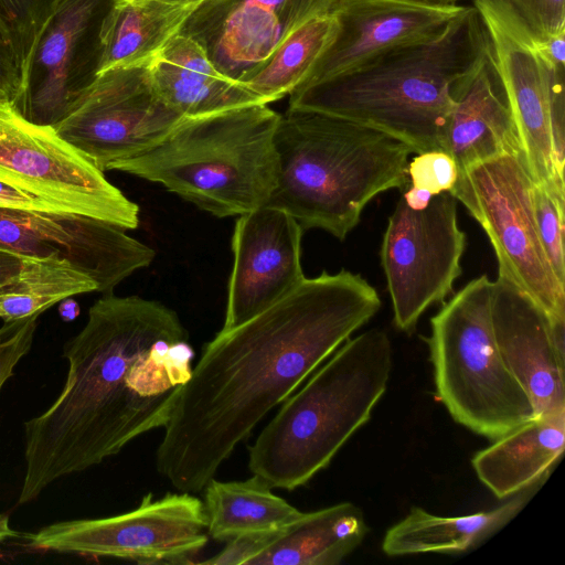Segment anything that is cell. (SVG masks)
Here are the masks:
<instances>
[{"label":"cell","instance_id":"23","mask_svg":"<svg viewBox=\"0 0 565 565\" xmlns=\"http://www.w3.org/2000/svg\"><path fill=\"white\" fill-rule=\"evenodd\" d=\"M546 479H541L489 511L439 516L414 507L386 531L382 550L388 556L467 552L512 521Z\"/></svg>","mask_w":565,"mask_h":565},{"label":"cell","instance_id":"17","mask_svg":"<svg viewBox=\"0 0 565 565\" xmlns=\"http://www.w3.org/2000/svg\"><path fill=\"white\" fill-rule=\"evenodd\" d=\"M302 232L290 214L268 204L237 217L222 331L267 309L305 279Z\"/></svg>","mask_w":565,"mask_h":565},{"label":"cell","instance_id":"34","mask_svg":"<svg viewBox=\"0 0 565 565\" xmlns=\"http://www.w3.org/2000/svg\"><path fill=\"white\" fill-rule=\"evenodd\" d=\"M39 316L3 321L0 327V391L31 350Z\"/></svg>","mask_w":565,"mask_h":565},{"label":"cell","instance_id":"14","mask_svg":"<svg viewBox=\"0 0 565 565\" xmlns=\"http://www.w3.org/2000/svg\"><path fill=\"white\" fill-rule=\"evenodd\" d=\"M483 22L488 56L515 124L535 184L565 198L552 151L547 72L535 39L503 0H472Z\"/></svg>","mask_w":565,"mask_h":565},{"label":"cell","instance_id":"27","mask_svg":"<svg viewBox=\"0 0 565 565\" xmlns=\"http://www.w3.org/2000/svg\"><path fill=\"white\" fill-rule=\"evenodd\" d=\"M335 28L331 14L307 21L291 32L242 84L258 95L264 104L291 94L329 44Z\"/></svg>","mask_w":565,"mask_h":565},{"label":"cell","instance_id":"22","mask_svg":"<svg viewBox=\"0 0 565 565\" xmlns=\"http://www.w3.org/2000/svg\"><path fill=\"white\" fill-rule=\"evenodd\" d=\"M565 448V412L535 416L478 451L471 465L479 480L507 499L543 478Z\"/></svg>","mask_w":565,"mask_h":565},{"label":"cell","instance_id":"39","mask_svg":"<svg viewBox=\"0 0 565 565\" xmlns=\"http://www.w3.org/2000/svg\"><path fill=\"white\" fill-rule=\"evenodd\" d=\"M58 303V313L64 321L76 319L81 312L78 303L72 297L65 298Z\"/></svg>","mask_w":565,"mask_h":565},{"label":"cell","instance_id":"33","mask_svg":"<svg viewBox=\"0 0 565 565\" xmlns=\"http://www.w3.org/2000/svg\"><path fill=\"white\" fill-rule=\"evenodd\" d=\"M536 40L565 33V0H503Z\"/></svg>","mask_w":565,"mask_h":565},{"label":"cell","instance_id":"11","mask_svg":"<svg viewBox=\"0 0 565 565\" xmlns=\"http://www.w3.org/2000/svg\"><path fill=\"white\" fill-rule=\"evenodd\" d=\"M457 204L450 192H443L415 211L401 196L388 217L380 256L394 323L402 331L412 330L430 306L443 301L461 275L466 234L458 225Z\"/></svg>","mask_w":565,"mask_h":565},{"label":"cell","instance_id":"29","mask_svg":"<svg viewBox=\"0 0 565 565\" xmlns=\"http://www.w3.org/2000/svg\"><path fill=\"white\" fill-rule=\"evenodd\" d=\"M60 0H0V23L12 45L21 78L34 45Z\"/></svg>","mask_w":565,"mask_h":565},{"label":"cell","instance_id":"38","mask_svg":"<svg viewBox=\"0 0 565 565\" xmlns=\"http://www.w3.org/2000/svg\"><path fill=\"white\" fill-rule=\"evenodd\" d=\"M402 198L408 207L415 211H420L428 206L433 194L427 190L411 185L407 191L403 193Z\"/></svg>","mask_w":565,"mask_h":565},{"label":"cell","instance_id":"12","mask_svg":"<svg viewBox=\"0 0 565 565\" xmlns=\"http://www.w3.org/2000/svg\"><path fill=\"white\" fill-rule=\"evenodd\" d=\"M150 61L102 72L54 128L100 171L159 143L184 117L158 93Z\"/></svg>","mask_w":565,"mask_h":565},{"label":"cell","instance_id":"42","mask_svg":"<svg viewBox=\"0 0 565 565\" xmlns=\"http://www.w3.org/2000/svg\"><path fill=\"white\" fill-rule=\"evenodd\" d=\"M177 1H202V0H177Z\"/></svg>","mask_w":565,"mask_h":565},{"label":"cell","instance_id":"31","mask_svg":"<svg viewBox=\"0 0 565 565\" xmlns=\"http://www.w3.org/2000/svg\"><path fill=\"white\" fill-rule=\"evenodd\" d=\"M532 201L540 239L557 280L565 287L564 224L565 198L533 184Z\"/></svg>","mask_w":565,"mask_h":565},{"label":"cell","instance_id":"40","mask_svg":"<svg viewBox=\"0 0 565 565\" xmlns=\"http://www.w3.org/2000/svg\"><path fill=\"white\" fill-rule=\"evenodd\" d=\"M402 2L422 6V7H429V8H450L458 6L457 3L461 0H398Z\"/></svg>","mask_w":565,"mask_h":565},{"label":"cell","instance_id":"20","mask_svg":"<svg viewBox=\"0 0 565 565\" xmlns=\"http://www.w3.org/2000/svg\"><path fill=\"white\" fill-rule=\"evenodd\" d=\"M494 77L487 56L454 88L443 150L459 172L501 156H523L514 120L494 87Z\"/></svg>","mask_w":565,"mask_h":565},{"label":"cell","instance_id":"35","mask_svg":"<svg viewBox=\"0 0 565 565\" xmlns=\"http://www.w3.org/2000/svg\"><path fill=\"white\" fill-rule=\"evenodd\" d=\"M22 88V78L10 40L0 23V100L13 103Z\"/></svg>","mask_w":565,"mask_h":565},{"label":"cell","instance_id":"1","mask_svg":"<svg viewBox=\"0 0 565 565\" xmlns=\"http://www.w3.org/2000/svg\"><path fill=\"white\" fill-rule=\"evenodd\" d=\"M361 275L323 271L205 344L156 452L178 491L196 493L275 406L381 308Z\"/></svg>","mask_w":565,"mask_h":565},{"label":"cell","instance_id":"3","mask_svg":"<svg viewBox=\"0 0 565 565\" xmlns=\"http://www.w3.org/2000/svg\"><path fill=\"white\" fill-rule=\"evenodd\" d=\"M488 50L478 10L465 6L434 35L294 90L289 107L365 125L404 142L414 153L443 150L454 88L484 62Z\"/></svg>","mask_w":565,"mask_h":565},{"label":"cell","instance_id":"21","mask_svg":"<svg viewBox=\"0 0 565 565\" xmlns=\"http://www.w3.org/2000/svg\"><path fill=\"white\" fill-rule=\"evenodd\" d=\"M149 65L158 93L183 117L264 104L247 86L220 73L203 49L189 36L175 34Z\"/></svg>","mask_w":565,"mask_h":565},{"label":"cell","instance_id":"18","mask_svg":"<svg viewBox=\"0 0 565 565\" xmlns=\"http://www.w3.org/2000/svg\"><path fill=\"white\" fill-rule=\"evenodd\" d=\"M491 321L508 370L527 394L535 416L565 412V356L548 315L510 280L492 281Z\"/></svg>","mask_w":565,"mask_h":565},{"label":"cell","instance_id":"2","mask_svg":"<svg viewBox=\"0 0 565 565\" xmlns=\"http://www.w3.org/2000/svg\"><path fill=\"white\" fill-rule=\"evenodd\" d=\"M63 356L68 367L61 393L24 424L19 504L164 427L191 376L194 350L174 310L108 292L89 308Z\"/></svg>","mask_w":565,"mask_h":565},{"label":"cell","instance_id":"37","mask_svg":"<svg viewBox=\"0 0 565 565\" xmlns=\"http://www.w3.org/2000/svg\"><path fill=\"white\" fill-rule=\"evenodd\" d=\"M28 258L0 249V289L12 284L21 276Z\"/></svg>","mask_w":565,"mask_h":565},{"label":"cell","instance_id":"15","mask_svg":"<svg viewBox=\"0 0 565 565\" xmlns=\"http://www.w3.org/2000/svg\"><path fill=\"white\" fill-rule=\"evenodd\" d=\"M126 230L86 215L0 209V249L30 258L70 262L96 281L99 292L113 289L149 266L156 252Z\"/></svg>","mask_w":565,"mask_h":565},{"label":"cell","instance_id":"36","mask_svg":"<svg viewBox=\"0 0 565 565\" xmlns=\"http://www.w3.org/2000/svg\"><path fill=\"white\" fill-rule=\"evenodd\" d=\"M0 209L58 211L39 196L4 181H0Z\"/></svg>","mask_w":565,"mask_h":565},{"label":"cell","instance_id":"9","mask_svg":"<svg viewBox=\"0 0 565 565\" xmlns=\"http://www.w3.org/2000/svg\"><path fill=\"white\" fill-rule=\"evenodd\" d=\"M0 181L30 192L62 212L124 230L139 225V207L52 127L24 119L0 100Z\"/></svg>","mask_w":565,"mask_h":565},{"label":"cell","instance_id":"5","mask_svg":"<svg viewBox=\"0 0 565 565\" xmlns=\"http://www.w3.org/2000/svg\"><path fill=\"white\" fill-rule=\"evenodd\" d=\"M391 367L392 347L384 331L348 339L264 427L249 447L250 472L271 489L305 486L370 419Z\"/></svg>","mask_w":565,"mask_h":565},{"label":"cell","instance_id":"19","mask_svg":"<svg viewBox=\"0 0 565 565\" xmlns=\"http://www.w3.org/2000/svg\"><path fill=\"white\" fill-rule=\"evenodd\" d=\"M463 8H429L398 0H339L331 14L337 25L334 35L296 89L347 72L394 46L434 35Z\"/></svg>","mask_w":565,"mask_h":565},{"label":"cell","instance_id":"24","mask_svg":"<svg viewBox=\"0 0 565 565\" xmlns=\"http://www.w3.org/2000/svg\"><path fill=\"white\" fill-rule=\"evenodd\" d=\"M369 530L362 510L351 502L302 512L277 530L249 565H337L363 542Z\"/></svg>","mask_w":565,"mask_h":565},{"label":"cell","instance_id":"7","mask_svg":"<svg viewBox=\"0 0 565 565\" xmlns=\"http://www.w3.org/2000/svg\"><path fill=\"white\" fill-rule=\"evenodd\" d=\"M491 298L487 275L469 281L430 319L427 342L438 399L458 424L495 440L535 414L497 347Z\"/></svg>","mask_w":565,"mask_h":565},{"label":"cell","instance_id":"41","mask_svg":"<svg viewBox=\"0 0 565 565\" xmlns=\"http://www.w3.org/2000/svg\"><path fill=\"white\" fill-rule=\"evenodd\" d=\"M17 532L11 527L10 519L7 513L0 514V544L7 541L8 539H11L13 536H17Z\"/></svg>","mask_w":565,"mask_h":565},{"label":"cell","instance_id":"6","mask_svg":"<svg viewBox=\"0 0 565 565\" xmlns=\"http://www.w3.org/2000/svg\"><path fill=\"white\" fill-rule=\"evenodd\" d=\"M279 118L268 104L184 117L159 143L111 170L160 183L217 217L239 216L269 200Z\"/></svg>","mask_w":565,"mask_h":565},{"label":"cell","instance_id":"26","mask_svg":"<svg viewBox=\"0 0 565 565\" xmlns=\"http://www.w3.org/2000/svg\"><path fill=\"white\" fill-rule=\"evenodd\" d=\"M203 490L207 534L216 541L281 529L302 513L255 475L243 481L213 478Z\"/></svg>","mask_w":565,"mask_h":565},{"label":"cell","instance_id":"8","mask_svg":"<svg viewBox=\"0 0 565 565\" xmlns=\"http://www.w3.org/2000/svg\"><path fill=\"white\" fill-rule=\"evenodd\" d=\"M533 184L523 156L505 154L460 171L450 193L489 237L498 276L513 282L552 320H565V287L540 239Z\"/></svg>","mask_w":565,"mask_h":565},{"label":"cell","instance_id":"28","mask_svg":"<svg viewBox=\"0 0 565 565\" xmlns=\"http://www.w3.org/2000/svg\"><path fill=\"white\" fill-rule=\"evenodd\" d=\"M97 290L95 280L65 259L29 257L21 276L0 289V319L41 315L65 298Z\"/></svg>","mask_w":565,"mask_h":565},{"label":"cell","instance_id":"30","mask_svg":"<svg viewBox=\"0 0 565 565\" xmlns=\"http://www.w3.org/2000/svg\"><path fill=\"white\" fill-rule=\"evenodd\" d=\"M547 72L552 151L558 177L564 180L565 162V33L536 40ZM565 181V180H564Z\"/></svg>","mask_w":565,"mask_h":565},{"label":"cell","instance_id":"13","mask_svg":"<svg viewBox=\"0 0 565 565\" xmlns=\"http://www.w3.org/2000/svg\"><path fill=\"white\" fill-rule=\"evenodd\" d=\"M118 0H60L44 25L12 103L28 121L55 127L97 79L105 23Z\"/></svg>","mask_w":565,"mask_h":565},{"label":"cell","instance_id":"10","mask_svg":"<svg viewBox=\"0 0 565 565\" xmlns=\"http://www.w3.org/2000/svg\"><path fill=\"white\" fill-rule=\"evenodd\" d=\"M203 501L189 492L143 495L128 512L49 524L29 536L38 550L134 561L190 564L209 542Z\"/></svg>","mask_w":565,"mask_h":565},{"label":"cell","instance_id":"16","mask_svg":"<svg viewBox=\"0 0 565 565\" xmlns=\"http://www.w3.org/2000/svg\"><path fill=\"white\" fill-rule=\"evenodd\" d=\"M339 0H202L179 34L194 40L220 73L243 83L307 21Z\"/></svg>","mask_w":565,"mask_h":565},{"label":"cell","instance_id":"32","mask_svg":"<svg viewBox=\"0 0 565 565\" xmlns=\"http://www.w3.org/2000/svg\"><path fill=\"white\" fill-rule=\"evenodd\" d=\"M416 154L407 167L411 185L427 190L433 195L450 192L459 173L454 159L443 150Z\"/></svg>","mask_w":565,"mask_h":565},{"label":"cell","instance_id":"4","mask_svg":"<svg viewBox=\"0 0 565 565\" xmlns=\"http://www.w3.org/2000/svg\"><path fill=\"white\" fill-rule=\"evenodd\" d=\"M276 180L267 202L303 230L340 241L358 225L376 195L408 184L404 142L338 116L288 107L275 135Z\"/></svg>","mask_w":565,"mask_h":565},{"label":"cell","instance_id":"25","mask_svg":"<svg viewBox=\"0 0 565 565\" xmlns=\"http://www.w3.org/2000/svg\"><path fill=\"white\" fill-rule=\"evenodd\" d=\"M200 2L118 0L104 28L100 73L150 61L179 33Z\"/></svg>","mask_w":565,"mask_h":565}]
</instances>
